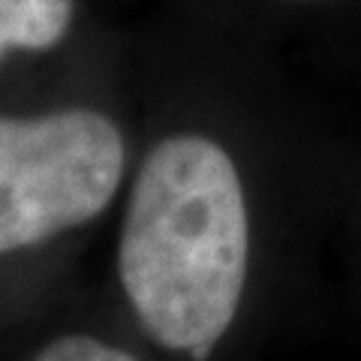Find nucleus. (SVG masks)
<instances>
[{
  "label": "nucleus",
  "instance_id": "20e7f679",
  "mask_svg": "<svg viewBox=\"0 0 361 361\" xmlns=\"http://www.w3.org/2000/svg\"><path fill=\"white\" fill-rule=\"evenodd\" d=\"M30 361H139L130 349L87 331H70L49 341Z\"/></svg>",
  "mask_w": 361,
  "mask_h": 361
},
{
  "label": "nucleus",
  "instance_id": "f257e3e1",
  "mask_svg": "<svg viewBox=\"0 0 361 361\" xmlns=\"http://www.w3.org/2000/svg\"><path fill=\"white\" fill-rule=\"evenodd\" d=\"M250 277V211L235 160L199 133L166 135L135 172L118 283L148 341L205 361L235 325Z\"/></svg>",
  "mask_w": 361,
  "mask_h": 361
},
{
  "label": "nucleus",
  "instance_id": "f03ea898",
  "mask_svg": "<svg viewBox=\"0 0 361 361\" xmlns=\"http://www.w3.org/2000/svg\"><path fill=\"white\" fill-rule=\"evenodd\" d=\"M127 172V145L97 109L0 121V253H21L99 217Z\"/></svg>",
  "mask_w": 361,
  "mask_h": 361
},
{
  "label": "nucleus",
  "instance_id": "7ed1b4c3",
  "mask_svg": "<svg viewBox=\"0 0 361 361\" xmlns=\"http://www.w3.org/2000/svg\"><path fill=\"white\" fill-rule=\"evenodd\" d=\"M73 0H0V49L45 51L70 30Z\"/></svg>",
  "mask_w": 361,
  "mask_h": 361
}]
</instances>
